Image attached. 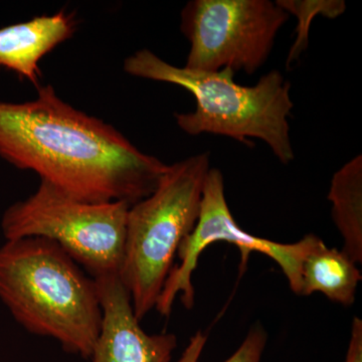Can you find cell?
I'll list each match as a JSON object with an SVG mask.
<instances>
[{
	"instance_id": "7c38bea8",
	"label": "cell",
	"mask_w": 362,
	"mask_h": 362,
	"mask_svg": "<svg viewBox=\"0 0 362 362\" xmlns=\"http://www.w3.org/2000/svg\"><path fill=\"white\" fill-rule=\"evenodd\" d=\"M277 4L288 14L296 16L298 25L296 40L290 49L287 58V68L290 69L309 45V32L314 18L318 16L337 18L344 13L346 4L342 0H278Z\"/></svg>"
},
{
	"instance_id": "6da1fadb",
	"label": "cell",
	"mask_w": 362,
	"mask_h": 362,
	"mask_svg": "<svg viewBox=\"0 0 362 362\" xmlns=\"http://www.w3.org/2000/svg\"><path fill=\"white\" fill-rule=\"evenodd\" d=\"M0 157L73 199L130 206L156 189L169 166L66 103L51 85L40 86L32 101L0 102Z\"/></svg>"
},
{
	"instance_id": "52a82bcc",
	"label": "cell",
	"mask_w": 362,
	"mask_h": 362,
	"mask_svg": "<svg viewBox=\"0 0 362 362\" xmlns=\"http://www.w3.org/2000/svg\"><path fill=\"white\" fill-rule=\"evenodd\" d=\"M320 238L305 235L294 244H282L256 237L243 230L230 213L226 202L223 173L211 168L206 175L201 202V209L192 232L183 239L178 247L180 263L169 273L160 293L156 309L162 316L170 315L176 297L180 296L185 308L194 305L192 274L204 249L216 242H226L239 247L242 267L246 268L252 252L265 255L275 262L296 295L301 292V268L305 257Z\"/></svg>"
},
{
	"instance_id": "30bf717a",
	"label": "cell",
	"mask_w": 362,
	"mask_h": 362,
	"mask_svg": "<svg viewBox=\"0 0 362 362\" xmlns=\"http://www.w3.org/2000/svg\"><path fill=\"white\" fill-rule=\"evenodd\" d=\"M356 265L344 252L319 239L302 264L300 296L319 292L331 301L350 306L362 279Z\"/></svg>"
},
{
	"instance_id": "8fae6325",
	"label": "cell",
	"mask_w": 362,
	"mask_h": 362,
	"mask_svg": "<svg viewBox=\"0 0 362 362\" xmlns=\"http://www.w3.org/2000/svg\"><path fill=\"white\" fill-rule=\"evenodd\" d=\"M328 201L343 239L342 252L362 263V157H354L333 175Z\"/></svg>"
},
{
	"instance_id": "5b68a950",
	"label": "cell",
	"mask_w": 362,
	"mask_h": 362,
	"mask_svg": "<svg viewBox=\"0 0 362 362\" xmlns=\"http://www.w3.org/2000/svg\"><path fill=\"white\" fill-rule=\"evenodd\" d=\"M129 204L86 202L40 181L30 197L4 211L6 240L42 238L58 244L92 278L119 274Z\"/></svg>"
},
{
	"instance_id": "ba28073f",
	"label": "cell",
	"mask_w": 362,
	"mask_h": 362,
	"mask_svg": "<svg viewBox=\"0 0 362 362\" xmlns=\"http://www.w3.org/2000/svg\"><path fill=\"white\" fill-rule=\"evenodd\" d=\"M95 281L103 317L89 362H171L177 338L173 333L148 334L142 329L119 274Z\"/></svg>"
},
{
	"instance_id": "5bb4252c",
	"label": "cell",
	"mask_w": 362,
	"mask_h": 362,
	"mask_svg": "<svg viewBox=\"0 0 362 362\" xmlns=\"http://www.w3.org/2000/svg\"><path fill=\"white\" fill-rule=\"evenodd\" d=\"M345 362H362V321L356 317L352 321L349 350Z\"/></svg>"
},
{
	"instance_id": "8992f818",
	"label": "cell",
	"mask_w": 362,
	"mask_h": 362,
	"mask_svg": "<svg viewBox=\"0 0 362 362\" xmlns=\"http://www.w3.org/2000/svg\"><path fill=\"white\" fill-rule=\"evenodd\" d=\"M290 16L270 0H192L181 11L180 30L190 44L185 68L230 69L252 75L270 56Z\"/></svg>"
},
{
	"instance_id": "9c48e42d",
	"label": "cell",
	"mask_w": 362,
	"mask_h": 362,
	"mask_svg": "<svg viewBox=\"0 0 362 362\" xmlns=\"http://www.w3.org/2000/svg\"><path fill=\"white\" fill-rule=\"evenodd\" d=\"M73 14L61 11L0 28V68L13 71L40 87V61L73 37Z\"/></svg>"
},
{
	"instance_id": "277c9868",
	"label": "cell",
	"mask_w": 362,
	"mask_h": 362,
	"mask_svg": "<svg viewBox=\"0 0 362 362\" xmlns=\"http://www.w3.org/2000/svg\"><path fill=\"white\" fill-rule=\"evenodd\" d=\"M209 169V153L176 162L151 194L129 207L119 277L139 321L156 308L178 247L197 225Z\"/></svg>"
},
{
	"instance_id": "7a4b0ae2",
	"label": "cell",
	"mask_w": 362,
	"mask_h": 362,
	"mask_svg": "<svg viewBox=\"0 0 362 362\" xmlns=\"http://www.w3.org/2000/svg\"><path fill=\"white\" fill-rule=\"evenodd\" d=\"M0 300L25 330L89 359L102 325L96 281L42 238L0 247Z\"/></svg>"
},
{
	"instance_id": "3957f363",
	"label": "cell",
	"mask_w": 362,
	"mask_h": 362,
	"mask_svg": "<svg viewBox=\"0 0 362 362\" xmlns=\"http://www.w3.org/2000/svg\"><path fill=\"white\" fill-rule=\"evenodd\" d=\"M124 71L134 77L168 83L188 90L197 108L190 113L175 114L183 132L197 136H226L254 146L251 138L270 147L281 163L289 164L295 154L290 139L288 118L293 104L291 85L277 70L269 71L256 85L243 86L233 81L235 71H192L170 65L149 49L131 54Z\"/></svg>"
},
{
	"instance_id": "4fadbf2b",
	"label": "cell",
	"mask_w": 362,
	"mask_h": 362,
	"mask_svg": "<svg viewBox=\"0 0 362 362\" xmlns=\"http://www.w3.org/2000/svg\"><path fill=\"white\" fill-rule=\"evenodd\" d=\"M268 334L262 326H252L233 356L223 362H261Z\"/></svg>"
}]
</instances>
